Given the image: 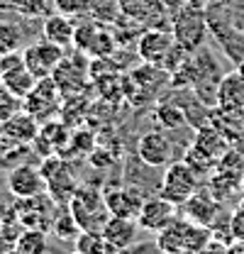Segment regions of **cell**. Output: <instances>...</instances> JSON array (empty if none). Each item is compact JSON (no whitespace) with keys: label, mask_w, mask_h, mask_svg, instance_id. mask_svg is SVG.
Returning a JSON list of instances; mask_svg holds the SVG:
<instances>
[{"label":"cell","mask_w":244,"mask_h":254,"mask_svg":"<svg viewBox=\"0 0 244 254\" xmlns=\"http://www.w3.org/2000/svg\"><path fill=\"white\" fill-rule=\"evenodd\" d=\"M47 254H52V252H47Z\"/></svg>","instance_id":"8d00e7d4"},{"label":"cell","mask_w":244,"mask_h":254,"mask_svg":"<svg viewBox=\"0 0 244 254\" xmlns=\"http://www.w3.org/2000/svg\"><path fill=\"white\" fill-rule=\"evenodd\" d=\"M0 132H2L5 139H10L15 144H30L39 134V120L34 115H30L27 110H17L12 118H7L2 123Z\"/></svg>","instance_id":"e0dca14e"},{"label":"cell","mask_w":244,"mask_h":254,"mask_svg":"<svg viewBox=\"0 0 244 254\" xmlns=\"http://www.w3.org/2000/svg\"><path fill=\"white\" fill-rule=\"evenodd\" d=\"M98 32V25H93V22H81V25H76V34H73V44L86 54V49H88V44H91L93 34Z\"/></svg>","instance_id":"4316f807"},{"label":"cell","mask_w":244,"mask_h":254,"mask_svg":"<svg viewBox=\"0 0 244 254\" xmlns=\"http://www.w3.org/2000/svg\"><path fill=\"white\" fill-rule=\"evenodd\" d=\"M22 44V32L17 30L12 22H0V52L12 54Z\"/></svg>","instance_id":"d4e9b609"},{"label":"cell","mask_w":244,"mask_h":254,"mask_svg":"<svg viewBox=\"0 0 244 254\" xmlns=\"http://www.w3.org/2000/svg\"><path fill=\"white\" fill-rule=\"evenodd\" d=\"M230 235L235 240H244V203L232 213L230 218Z\"/></svg>","instance_id":"f1b7e54d"},{"label":"cell","mask_w":244,"mask_h":254,"mask_svg":"<svg viewBox=\"0 0 244 254\" xmlns=\"http://www.w3.org/2000/svg\"><path fill=\"white\" fill-rule=\"evenodd\" d=\"M215 105L232 120H244V76L240 71L225 76L217 86Z\"/></svg>","instance_id":"9c48e42d"},{"label":"cell","mask_w":244,"mask_h":254,"mask_svg":"<svg viewBox=\"0 0 244 254\" xmlns=\"http://www.w3.org/2000/svg\"><path fill=\"white\" fill-rule=\"evenodd\" d=\"M139 230H142V227H139V222L134 220V218H115V215H110L100 232H103V237L108 240L110 250L124 252L127 247L134 245Z\"/></svg>","instance_id":"9a60e30c"},{"label":"cell","mask_w":244,"mask_h":254,"mask_svg":"<svg viewBox=\"0 0 244 254\" xmlns=\"http://www.w3.org/2000/svg\"><path fill=\"white\" fill-rule=\"evenodd\" d=\"M73 250L81 254H108L113 252L108 240L103 237L100 230H81V235L73 242Z\"/></svg>","instance_id":"ffe728a7"},{"label":"cell","mask_w":244,"mask_h":254,"mask_svg":"<svg viewBox=\"0 0 244 254\" xmlns=\"http://www.w3.org/2000/svg\"><path fill=\"white\" fill-rule=\"evenodd\" d=\"M7 190L12 193V198L25 200V198H34V195L47 193V181H44L39 169H34L30 164H22V166H15L7 174Z\"/></svg>","instance_id":"7c38bea8"},{"label":"cell","mask_w":244,"mask_h":254,"mask_svg":"<svg viewBox=\"0 0 244 254\" xmlns=\"http://www.w3.org/2000/svg\"><path fill=\"white\" fill-rule=\"evenodd\" d=\"M108 254H122V252H115V250H113V252H108Z\"/></svg>","instance_id":"836d02e7"},{"label":"cell","mask_w":244,"mask_h":254,"mask_svg":"<svg viewBox=\"0 0 244 254\" xmlns=\"http://www.w3.org/2000/svg\"><path fill=\"white\" fill-rule=\"evenodd\" d=\"M22 225L17 220H0V254H15Z\"/></svg>","instance_id":"cb8c5ba5"},{"label":"cell","mask_w":244,"mask_h":254,"mask_svg":"<svg viewBox=\"0 0 244 254\" xmlns=\"http://www.w3.org/2000/svg\"><path fill=\"white\" fill-rule=\"evenodd\" d=\"M171 34H174L176 44H181L185 52L193 54L203 44V39H205V20H203V15L198 10H183V12H179L174 17Z\"/></svg>","instance_id":"30bf717a"},{"label":"cell","mask_w":244,"mask_h":254,"mask_svg":"<svg viewBox=\"0 0 244 254\" xmlns=\"http://www.w3.org/2000/svg\"><path fill=\"white\" fill-rule=\"evenodd\" d=\"M213 237L210 227H203L198 222L188 220L185 215H179L171 225H166L161 232H156V242L166 254L179 252H198L208 240Z\"/></svg>","instance_id":"6da1fadb"},{"label":"cell","mask_w":244,"mask_h":254,"mask_svg":"<svg viewBox=\"0 0 244 254\" xmlns=\"http://www.w3.org/2000/svg\"><path fill=\"white\" fill-rule=\"evenodd\" d=\"M198 171L185 161V159H174L166 171L161 174V186H159V193L164 198H169L171 203L176 205H183L195 190L200 189V181H198Z\"/></svg>","instance_id":"3957f363"},{"label":"cell","mask_w":244,"mask_h":254,"mask_svg":"<svg viewBox=\"0 0 244 254\" xmlns=\"http://www.w3.org/2000/svg\"><path fill=\"white\" fill-rule=\"evenodd\" d=\"M122 254H166V252L161 250L159 242H142V245H132V247H127Z\"/></svg>","instance_id":"4dcf8cb0"},{"label":"cell","mask_w":244,"mask_h":254,"mask_svg":"<svg viewBox=\"0 0 244 254\" xmlns=\"http://www.w3.org/2000/svg\"><path fill=\"white\" fill-rule=\"evenodd\" d=\"M179 254H195V252H179Z\"/></svg>","instance_id":"e575fe53"},{"label":"cell","mask_w":244,"mask_h":254,"mask_svg":"<svg viewBox=\"0 0 244 254\" xmlns=\"http://www.w3.org/2000/svg\"><path fill=\"white\" fill-rule=\"evenodd\" d=\"M71 254H81V252H76V250H73V252H71Z\"/></svg>","instance_id":"d590c367"},{"label":"cell","mask_w":244,"mask_h":254,"mask_svg":"<svg viewBox=\"0 0 244 254\" xmlns=\"http://www.w3.org/2000/svg\"><path fill=\"white\" fill-rule=\"evenodd\" d=\"M42 34H44L47 42H52V44H57L61 49H66V47L73 44L76 22H71V17H66V15H61V12L49 15V17L44 20V25H42Z\"/></svg>","instance_id":"ac0fdd59"},{"label":"cell","mask_w":244,"mask_h":254,"mask_svg":"<svg viewBox=\"0 0 244 254\" xmlns=\"http://www.w3.org/2000/svg\"><path fill=\"white\" fill-rule=\"evenodd\" d=\"M59 240L63 242H76V237L81 235V227H78V222L73 220V215L66 210V213H59V215H54V220H52V227H49Z\"/></svg>","instance_id":"7402d4cb"},{"label":"cell","mask_w":244,"mask_h":254,"mask_svg":"<svg viewBox=\"0 0 244 254\" xmlns=\"http://www.w3.org/2000/svg\"><path fill=\"white\" fill-rule=\"evenodd\" d=\"M59 86H57V81L52 76L39 78L34 91L22 100V110H27L37 120H47V115H52L57 110V105H59Z\"/></svg>","instance_id":"8fae6325"},{"label":"cell","mask_w":244,"mask_h":254,"mask_svg":"<svg viewBox=\"0 0 244 254\" xmlns=\"http://www.w3.org/2000/svg\"><path fill=\"white\" fill-rule=\"evenodd\" d=\"M195 254H230V245L222 242V240H217V237H210Z\"/></svg>","instance_id":"f546056e"},{"label":"cell","mask_w":244,"mask_h":254,"mask_svg":"<svg viewBox=\"0 0 244 254\" xmlns=\"http://www.w3.org/2000/svg\"><path fill=\"white\" fill-rule=\"evenodd\" d=\"M179 215H181V205H176L169 198H164L161 193H156L152 198H144L142 210L137 215V222L147 232H161L166 225H171Z\"/></svg>","instance_id":"8992f818"},{"label":"cell","mask_w":244,"mask_h":254,"mask_svg":"<svg viewBox=\"0 0 244 254\" xmlns=\"http://www.w3.org/2000/svg\"><path fill=\"white\" fill-rule=\"evenodd\" d=\"M49 252V240H47V230H37V227H22L20 240L15 254H47Z\"/></svg>","instance_id":"d6986e66"},{"label":"cell","mask_w":244,"mask_h":254,"mask_svg":"<svg viewBox=\"0 0 244 254\" xmlns=\"http://www.w3.org/2000/svg\"><path fill=\"white\" fill-rule=\"evenodd\" d=\"M230 254H244V240H235L230 245Z\"/></svg>","instance_id":"1f68e13d"},{"label":"cell","mask_w":244,"mask_h":254,"mask_svg":"<svg viewBox=\"0 0 244 254\" xmlns=\"http://www.w3.org/2000/svg\"><path fill=\"white\" fill-rule=\"evenodd\" d=\"M54 5L66 17H83L93 10V0H54Z\"/></svg>","instance_id":"484cf974"},{"label":"cell","mask_w":244,"mask_h":254,"mask_svg":"<svg viewBox=\"0 0 244 254\" xmlns=\"http://www.w3.org/2000/svg\"><path fill=\"white\" fill-rule=\"evenodd\" d=\"M22 59H25V66L34 73V78H49L54 76V71L59 68V64L63 62V49L52 44V42H37V44H30L25 52H22Z\"/></svg>","instance_id":"52a82bcc"},{"label":"cell","mask_w":244,"mask_h":254,"mask_svg":"<svg viewBox=\"0 0 244 254\" xmlns=\"http://www.w3.org/2000/svg\"><path fill=\"white\" fill-rule=\"evenodd\" d=\"M174 44H176V39H174V34H171V32L149 30V32H144V34L139 37L137 52H139V57H142L147 64H156V66H161L164 59H166V54L174 49Z\"/></svg>","instance_id":"2e32d148"},{"label":"cell","mask_w":244,"mask_h":254,"mask_svg":"<svg viewBox=\"0 0 244 254\" xmlns=\"http://www.w3.org/2000/svg\"><path fill=\"white\" fill-rule=\"evenodd\" d=\"M103 198H105V208L110 215L115 218H134L139 215L142 210V203H144V190H139L137 186H110V189L103 190Z\"/></svg>","instance_id":"ba28073f"},{"label":"cell","mask_w":244,"mask_h":254,"mask_svg":"<svg viewBox=\"0 0 244 254\" xmlns=\"http://www.w3.org/2000/svg\"><path fill=\"white\" fill-rule=\"evenodd\" d=\"M0 83L5 86V91L10 95H15L17 100H25L27 95L34 91L37 78L30 68L25 66L22 54L12 52L2 57V68H0Z\"/></svg>","instance_id":"277c9868"},{"label":"cell","mask_w":244,"mask_h":254,"mask_svg":"<svg viewBox=\"0 0 244 254\" xmlns=\"http://www.w3.org/2000/svg\"><path fill=\"white\" fill-rule=\"evenodd\" d=\"M17 98L15 95H10L5 91V86L0 83V123H5L7 118H12L15 113H17Z\"/></svg>","instance_id":"83f0119b"},{"label":"cell","mask_w":244,"mask_h":254,"mask_svg":"<svg viewBox=\"0 0 244 254\" xmlns=\"http://www.w3.org/2000/svg\"><path fill=\"white\" fill-rule=\"evenodd\" d=\"M2 57H5V54H2V52H0V68H2Z\"/></svg>","instance_id":"d6a6232c"},{"label":"cell","mask_w":244,"mask_h":254,"mask_svg":"<svg viewBox=\"0 0 244 254\" xmlns=\"http://www.w3.org/2000/svg\"><path fill=\"white\" fill-rule=\"evenodd\" d=\"M44 181H47V193L52 200L57 203H68V198L73 195V190L78 189L73 181V171L71 166L61 157H47L39 166Z\"/></svg>","instance_id":"5b68a950"},{"label":"cell","mask_w":244,"mask_h":254,"mask_svg":"<svg viewBox=\"0 0 244 254\" xmlns=\"http://www.w3.org/2000/svg\"><path fill=\"white\" fill-rule=\"evenodd\" d=\"M66 205H68V213L73 215V220L78 222L81 230H103V225L110 218V213L105 208L103 190H98L91 184L78 186Z\"/></svg>","instance_id":"7a4b0ae2"},{"label":"cell","mask_w":244,"mask_h":254,"mask_svg":"<svg viewBox=\"0 0 244 254\" xmlns=\"http://www.w3.org/2000/svg\"><path fill=\"white\" fill-rule=\"evenodd\" d=\"M156 120L161 123V127H166V129H179L188 123V118H185V110L179 108L176 103H161L159 108H156Z\"/></svg>","instance_id":"44dd1931"},{"label":"cell","mask_w":244,"mask_h":254,"mask_svg":"<svg viewBox=\"0 0 244 254\" xmlns=\"http://www.w3.org/2000/svg\"><path fill=\"white\" fill-rule=\"evenodd\" d=\"M113 52H115V39H113V34L108 30H100L93 34L91 44H88V49H86V54L88 57H95V59H108V57H113Z\"/></svg>","instance_id":"603a6c76"},{"label":"cell","mask_w":244,"mask_h":254,"mask_svg":"<svg viewBox=\"0 0 244 254\" xmlns=\"http://www.w3.org/2000/svg\"><path fill=\"white\" fill-rule=\"evenodd\" d=\"M181 210L188 220L198 222V225H203V227H213L215 220H217V215H220V200L210 193V189L208 190L198 189L181 205Z\"/></svg>","instance_id":"5bb4252c"},{"label":"cell","mask_w":244,"mask_h":254,"mask_svg":"<svg viewBox=\"0 0 244 254\" xmlns=\"http://www.w3.org/2000/svg\"><path fill=\"white\" fill-rule=\"evenodd\" d=\"M137 154H139V159H142V161H147V164H149V166H154V169L169 166V164L176 159L171 139H169L164 132H159V129L147 132V134H142V137H139Z\"/></svg>","instance_id":"4fadbf2b"}]
</instances>
